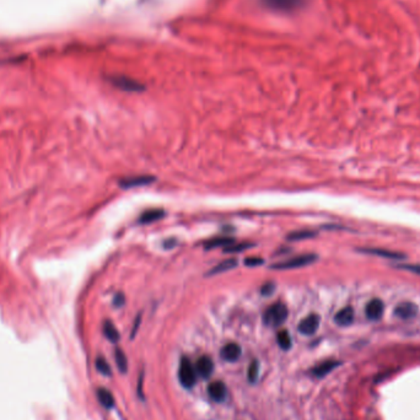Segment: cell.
<instances>
[{
    "mask_svg": "<svg viewBox=\"0 0 420 420\" xmlns=\"http://www.w3.org/2000/svg\"><path fill=\"white\" fill-rule=\"evenodd\" d=\"M360 252L368 253V255L384 257V258H389V259H403L406 257L403 253L392 252V251L382 250V248H361Z\"/></svg>",
    "mask_w": 420,
    "mask_h": 420,
    "instance_id": "obj_15",
    "label": "cell"
},
{
    "mask_svg": "<svg viewBox=\"0 0 420 420\" xmlns=\"http://www.w3.org/2000/svg\"><path fill=\"white\" fill-rule=\"evenodd\" d=\"M253 247V243L248 242H241V243H232V245L227 246L224 250L225 253H237V252H243V251L248 250V248Z\"/></svg>",
    "mask_w": 420,
    "mask_h": 420,
    "instance_id": "obj_24",
    "label": "cell"
},
{
    "mask_svg": "<svg viewBox=\"0 0 420 420\" xmlns=\"http://www.w3.org/2000/svg\"><path fill=\"white\" fill-rule=\"evenodd\" d=\"M220 355L223 360L229 361V363H235L241 357V347L236 343H227L221 349Z\"/></svg>",
    "mask_w": 420,
    "mask_h": 420,
    "instance_id": "obj_12",
    "label": "cell"
},
{
    "mask_svg": "<svg viewBox=\"0 0 420 420\" xmlns=\"http://www.w3.org/2000/svg\"><path fill=\"white\" fill-rule=\"evenodd\" d=\"M385 311V305L380 299H373L365 307V315L369 320L379 321Z\"/></svg>",
    "mask_w": 420,
    "mask_h": 420,
    "instance_id": "obj_10",
    "label": "cell"
},
{
    "mask_svg": "<svg viewBox=\"0 0 420 420\" xmlns=\"http://www.w3.org/2000/svg\"><path fill=\"white\" fill-rule=\"evenodd\" d=\"M114 359H116L117 368L122 374H125L128 370V359L127 355L124 354L122 349H116V353H114Z\"/></svg>",
    "mask_w": 420,
    "mask_h": 420,
    "instance_id": "obj_21",
    "label": "cell"
},
{
    "mask_svg": "<svg viewBox=\"0 0 420 420\" xmlns=\"http://www.w3.org/2000/svg\"><path fill=\"white\" fill-rule=\"evenodd\" d=\"M178 379H180V384L184 389H192L195 385L197 371H195V368L192 365L188 358L183 357L181 359L180 369H178Z\"/></svg>",
    "mask_w": 420,
    "mask_h": 420,
    "instance_id": "obj_2",
    "label": "cell"
},
{
    "mask_svg": "<svg viewBox=\"0 0 420 420\" xmlns=\"http://www.w3.org/2000/svg\"><path fill=\"white\" fill-rule=\"evenodd\" d=\"M341 365V361L337 360H327L323 361V363L316 365L314 369H312V375L316 377H323L331 373L332 370H334L336 368Z\"/></svg>",
    "mask_w": 420,
    "mask_h": 420,
    "instance_id": "obj_14",
    "label": "cell"
},
{
    "mask_svg": "<svg viewBox=\"0 0 420 420\" xmlns=\"http://www.w3.org/2000/svg\"><path fill=\"white\" fill-rule=\"evenodd\" d=\"M176 245H177V240L176 239H167L164 242V247L166 250H172Z\"/></svg>",
    "mask_w": 420,
    "mask_h": 420,
    "instance_id": "obj_32",
    "label": "cell"
},
{
    "mask_svg": "<svg viewBox=\"0 0 420 420\" xmlns=\"http://www.w3.org/2000/svg\"><path fill=\"white\" fill-rule=\"evenodd\" d=\"M269 9L278 11H291L304 4V0H262Z\"/></svg>",
    "mask_w": 420,
    "mask_h": 420,
    "instance_id": "obj_5",
    "label": "cell"
},
{
    "mask_svg": "<svg viewBox=\"0 0 420 420\" xmlns=\"http://www.w3.org/2000/svg\"><path fill=\"white\" fill-rule=\"evenodd\" d=\"M317 261V256L314 253H307V255L296 256L294 258L288 259V261L279 262V263L273 264L272 268L275 270H288V269H296L301 268V267H306L309 264L315 263Z\"/></svg>",
    "mask_w": 420,
    "mask_h": 420,
    "instance_id": "obj_3",
    "label": "cell"
},
{
    "mask_svg": "<svg viewBox=\"0 0 420 420\" xmlns=\"http://www.w3.org/2000/svg\"><path fill=\"white\" fill-rule=\"evenodd\" d=\"M97 398L98 402L101 403L105 408H112L114 406V398L112 393L106 389H98L97 390Z\"/></svg>",
    "mask_w": 420,
    "mask_h": 420,
    "instance_id": "obj_19",
    "label": "cell"
},
{
    "mask_svg": "<svg viewBox=\"0 0 420 420\" xmlns=\"http://www.w3.org/2000/svg\"><path fill=\"white\" fill-rule=\"evenodd\" d=\"M103 334H105L106 338L108 339L109 342H112V343H117V342L119 341L118 331H117L116 326H114L111 321H106V322L103 323Z\"/></svg>",
    "mask_w": 420,
    "mask_h": 420,
    "instance_id": "obj_18",
    "label": "cell"
},
{
    "mask_svg": "<svg viewBox=\"0 0 420 420\" xmlns=\"http://www.w3.org/2000/svg\"><path fill=\"white\" fill-rule=\"evenodd\" d=\"M208 395L215 402H223L226 397V386L221 381H214L208 386Z\"/></svg>",
    "mask_w": 420,
    "mask_h": 420,
    "instance_id": "obj_11",
    "label": "cell"
},
{
    "mask_svg": "<svg viewBox=\"0 0 420 420\" xmlns=\"http://www.w3.org/2000/svg\"><path fill=\"white\" fill-rule=\"evenodd\" d=\"M236 266H237V259L236 258L226 259V261L220 262V263H219L218 266L214 267L213 269H210L209 273H208V275L221 274V273H225V272H229V270L234 269Z\"/></svg>",
    "mask_w": 420,
    "mask_h": 420,
    "instance_id": "obj_17",
    "label": "cell"
},
{
    "mask_svg": "<svg viewBox=\"0 0 420 420\" xmlns=\"http://www.w3.org/2000/svg\"><path fill=\"white\" fill-rule=\"evenodd\" d=\"M258 376H259V363L257 360H253L252 363H251V365L248 366V370H247L248 382L255 384L257 380H258Z\"/></svg>",
    "mask_w": 420,
    "mask_h": 420,
    "instance_id": "obj_25",
    "label": "cell"
},
{
    "mask_svg": "<svg viewBox=\"0 0 420 420\" xmlns=\"http://www.w3.org/2000/svg\"><path fill=\"white\" fill-rule=\"evenodd\" d=\"M288 315V307L282 302H277V304H273L272 306L268 307V310L263 316V321L269 327H279L285 322Z\"/></svg>",
    "mask_w": 420,
    "mask_h": 420,
    "instance_id": "obj_1",
    "label": "cell"
},
{
    "mask_svg": "<svg viewBox=\"0 0 420 420\" xmlns=\"http://www.w3.org/2000/svg\"><path fill=\"white\" fill-rule=\"evenodd\" d=\"M112 82L113 85H116L117 87L120 90L129 91V92H138V91L144 90V86L141 84H139L135 80L129 79V77L125 76H116L112 79Z\"/></svg>",
    "mask_w": 420,
    "mask_h": 420,
    "instance_id": "obj_7",
    "label": "cell"
},
{
    "mask_svg": "<svg viewBox=\"0 0 420 420\" xmlns=\"http://www.w3.org/2000/svg\"><path fill=\"white\" fill-rule=\"evenodd\" d=\"M275 291V285L274 283H267V284H264L263 286L261 288V294L263 296H269L272 295L273 293Z\"/></svg>",
    "mask_w": 420,
    "mask_h": 420,
    "instance_id": "obj_28",
    "label": "cell"
},
{
    "mask_svg": "<svg viewBox=\"0 0 420 420\" xmlns=\"http://www.w3.org/2000/svg\"><path fill=\"white\" fill-rule=\"evenodd\" d=\"M96 369H97L98 373L102 374V375H105V376L111 375V366L108 365V363H107L105 358L98 357L97 359H96Z\"/></svg>",
    "mask_w": 420,
    "mask_h": 420,
    "instance_id": "obj_26",
    "label": "cell"
},
{
    "mask_svg": "<svg viewBox=\"0 0 420 420\" xmlns=\"http://www.w3.org/2000/svg\"><path fill=\"white\" fill-rule=\"evenodd\" d=\"M154 181H155L154 176H148V175L134 176V177H128V178H123V180H120L119 186L122 187V188L128 189V188H133V187L146 186V184H150Z\"/></svg>",
    "mask_w": 420,
    "mask_h": 420,
    "instance_id": "obj_9",
    "label": "cell"
},
{
    "mask_svg": "<svg viewBox=\"0 0 420 420\" xmlns=\"http://www.w3.org/2000/svg\"><path fill=\"white\" fill-rule=\"evenodd\" d=\"M165 216V211L162 209H151L144 211L139 218V223L141 224H150L156 223V221L161 220Z\"/></svg>",
    "mask_w": 420,
    "mask_h": 420,
    "instance_id": "obj_16",
    "label": "cell"
},
{
    "mask_svg": "<svg viewBox=\"0 0 420 420\" xmlns=\"http://www.w3.org/2000/svg\"><path fill=\"white\" fill-rule=\"evenodd\" d=\"M194 368L197 371V375H199L202 379H209L214 371V363L211 358L203 355L197 360Z\"/></svg>",
    "mask_w": 420,
    "mask_h": 420,
    "instance_id": "obj_8",
    "label": "cell"
},
{
    "mask_svg": "<svg viewBox=\"0 0 420 420\" xmlns=\"http://www.w3.org/2000/svg\"><path fill=\"white\" fill-rule=\"evenodd\" d=\"M143 374H141L140 377H139V384H138V393L139 397L143 398V392H141V389H143Z\"/></svg>",
    "mask_w": 420,
    "mask_h": 420,
    "instance_id": "obj_33",
    "label": "cell"
},
{
    "mask_svg": "<svg viewBox=\"0 0 420 420\" xmlns=\"http://www.w3.org/2000/svg\"><path fill=\"white\" fill-rule=\"evenodd\" d=\"M277 342L283 350H289L291 348V337L288 331H280L277 334Z\"/></svg>",
    "mask_w": 420,
    "mask_h": 420,
    "instance_id": "obj_22",
    "label": "cell"
},
{
    "mask_svg": "<svg viewBox=\"0 0 420 420\" xmlns=\"http://www.w3.org/2000/svg\"><path fill=\"white\" fill-rule=\"evenodd\" d=\"M417 314H418V306L409 301L401 302L395 309V316L401 320H411L416 317Z\"/></svg>",
    "mask_w": 420,
    "mask_h": 420,
    "instance_id": "obj_6",
    "label": "cell"
},
{
    "mask_svg": "<svg viewBox=\"0 0 420 420\" xmlns=\"http://www.w3.org/2000/svg\"><path fill=\"white\" fill-rule=\"evenodd\" d=\"M334 322L341 327H348L354 322V310L350 306L344 307L334 316Z\"/></svg>",
    "mask_w": 420,
    "mask_h": 420,
    "instance_id": "obj_13",
    "label": "cell"
},
{
    "mask_svg": "<svg viewBox=\"0 0 420 420\" xmlns=\"http://www.w3.org/2000/svg\"><path fill=\"white\" fill-rule=\"evenodd\" d=\"M321 323V317L316 314L309 315L307 317H305L304 320L299 323L298 331L300 332L304 336H312L317 332L318 328H320Z\"/></svg>",
    "mask_w": 420,
    "mask_h": 420,
    "instance_id": "obj_4",
    "label": "cell"
},
{
    "mask_svg": "<svg viewBox=\"0 0 420 420\" xmlns=\"http://www.w3.org/2000/svg\"><path fill=\"white\" fill-rule=\"evenodd\" d=\"M234 243V239H231V237H216V239H213V240H209L207 243L204 245V248L205 250H211V248H216V247H227V246L232 245Z\"/></svg>",
    "mask_w": 420,
    "mask_h": 420,
    "instance_id": "obj_20",
    "label": "cell"
},
{
    "mask_svg": "<svg viewBox=\"0 0 420 420\" xmlns=\"http://www.w3.org/2000/svg\"><path fill=\"white\" fill-rule=\"evenodd\" d=\"M140 322H141V317L140 315L136 316L135 321H134V325H133V328H132V332H130V339H133L135 337L136 332L139 330V326H140Z\"/></svg>",
    "mask_w": 420,
    "mask_h": 420,
    "instance_id": "obj_31",
    "label": "cell"
},
{
    "mask_svg": "<svg viewBox=\"0 0 420 420\" xmlns=\"http://www.w3.org/2000/svg\"><path fill=\"white\" fill-rule=\"evenodd\" d=\"M125 302V299H124V295H123L122 293H118L114 295V299H113V305L114 307H122L123 305H124Z\"/></svg>",
    "mask_w": 420,
    "mask_h": 420,
    "instance_id": "obj_30",
    "label": "cell"
},
{
    "mask_svg": "<svg viewBox=\"0 0 420 420\" xmlns=\"http://www.w3.org/2000/svg\"><path fill=\"white\" fill-rule=\"evenodd\" d=\"M264 263V259L261 257H248L245 259V266L247 267H257Z\"/></svg>",
    "mask_w": 420,
    "mask_h": 420,
    "instance_id": "obj_27",
    "label": "cell"
},
{
    "mask_svg": "<svg viewBox=\"0 0 420 420\" xmlns=\"http://www.w3.org/2000/svg\"><path fill=\"white\" fill-rule=\"evenodd\" d=\"M316 236V232L310 231V230H301V231H294L288 235L289 241H302L307 239H312Z\"/></svg>",
    "mask_w": 420,
    "mask_h": 420,
    "instance_id": "obj_23",
    "label": "cell"
},
{
    "mask_svg": "<svg viewBox=\"0 0 420 420\" xmlns=\"http://www.w3.org/2000/svg\"><path fill=\"white\" fill-rule=\"evenodd\" d=\"M398 268L420 274V264H401V266H398Z\"/></svg>",
    "mask_w": 420,
    "mask_h": 420,
    "instance_id": "obj_29",
    "label": "cell"
}]
</instances>
